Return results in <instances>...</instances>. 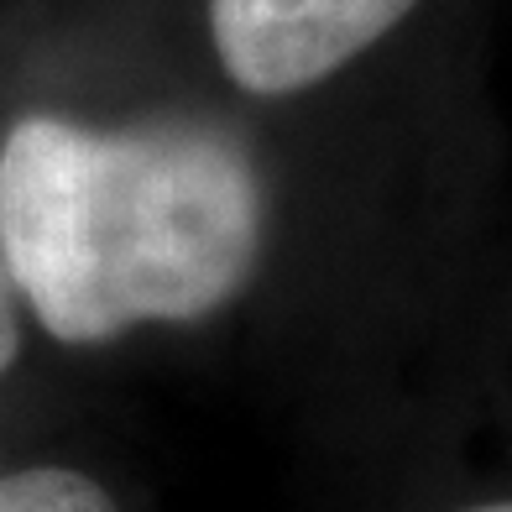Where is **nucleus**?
Listing matches in <instances>:
<instances>
[{
    "instance_id": "nucleus-1",
    "label": "nucleus",
    "mask_w": 512,
    "mask_h": 512,
    "mask_svg": "<svg viewBox=\"0 0 512 512\" xmlns=\"http://www.w3.org/2000/svg\"><path fill=\"white\" fill-rule=\"evenodd\" d=\"M262 251V178L199 121L27 115L0 142V256L37 324L95 345L230 304Z\"/></svg>"
},
{
    "instance_id": "nucleus-2",
    "label": "nucleus",
    "mask_w": 512,
    "mask_h": 512,
    "mask_svg": "<svg viewBox=\"0 0 512 512\" xmlns=\"http://www.w3.org/2000/svg\"><path fill=\"white\" fill-rule=\"evenodd\" d=\"M418 0H209L225 74L251 95H298L382 42Z\"/></svg>"
},
{
    "instance_id": "nucleus-3",
    "label": "nucleus",
    "mask_w": 512,
    "mask_h": 512,
    "mask_svg": "<svg viewBox=\"0 0 512 512\" xmlns=\"http://www.w3.org/2000/svg\"><path fill=\"white\" fill-rule=\"evenodd\" d=\"M0 512H121L100 481L63 465H32V471L0 476Z\"/></svg>"
},
{
    "instance_id": "nucleus-4",
    "label": "nucleus",
    "mask_w": 512,
    "mask_h": 512,
    "mask_svg": "<svg viewBox=\"0 0 512 512\" xmlns=\"http://www.w3.org/2000/svg\"><path fill=\"white\" fill-rule=\"evenodd\" d=\"M16 283L6 272V256H0V377H6V366L16 361V345H21V324H16Z\"/></svg>"
},
{
    "instance_id": "nucleus-5",
    "label": "nucleus",
    "mask_w": 512,
    "mask_h": 512,
    "mask_svg": "<svg viewBox=\"0 0 512 512\" xmlns=\"http://www.w3.org/2000/svg\"><path fill=\"white\" fill-rule=\"evenodd\" d=\"M476 512H512V502H497V507H476Z\"/></svg>"
}]
</instances>
